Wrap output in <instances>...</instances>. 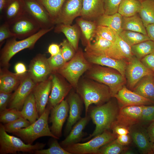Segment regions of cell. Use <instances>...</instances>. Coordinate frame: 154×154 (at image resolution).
<instances>
[{"label": "cell", "mask_w": 154, "mask_h": 154, "mask_svg": "<svg viewBox=\"0 0 154 154\" xmlns=\"http://www.w3.org/2000/svg\"><path fill=\"white\" fill-rule=\"evenodd\" d=\"M119 110L117 103L111 99L102 105L92 108L88 115L95 125V128L92 133L83 141L89 140L105 131L111 129Z\"/></svg>", "instance_id": "cell-1"}, {"label": "cell", "mask_w": 154, "mask_h": 154, "mask_svg": "<svg viewBox=\"0 0 154 154\" xmlns=\"http://www.w3.org/2000/svg\"><path fill=\"white\" fill-rule=\"evenodd\" d=\"M76 88L77 93L84 103L85 116L88 115L90 105H101L113 97L108 86L91 79L84 80Z\"/></svg>", "instance_id": "cell-2"}, {"label": "cell", "mask_w": 154, "mask_h": 154, "mask_svg": "<svg viewBox=\"0 0 154 154\" xmlns=\"http://www.w3.org/2000/svg\"><path fill=\"white\" fill-rule=\"evenodd\" d=\"M54 28L41 29L36 33L25 38L17 40L13 37L8 40L0 52V65L4 68L9 66V62L17 53L25 49L33 48L37 41L42 36Z\"/></svg>", "instance_id": "cell-3"}, {"label": "cell", "mask_w": 154, "mask_h": 154, "mask_svg": "<svg viewBox=\"0 0 154 154\" xmlns=\"http://www.w3.org/2000/svg\"><path fill=\"white\" fill-rule=\"evenodd\" d=\"M87 72V76L88 78L108 86L113 97L126 83L125 77L112 68L95 64Z\"/></svg>", "instance_id": "cell-4"}, {"label": "cell", "mask_w": 154, "mask_h": 154, "mask_svg": "<svg viewBox=\"0 0 154 154\" xmlns=\"http://www.w3.org/2000/svg\"><path fill=\"white\" fill-rule=\"evenodd\" d=\"M51 109L47 106L43 113L35 122L28 127L19 129L13 133L29 144H32L37 139L44 136L59 139L52 133L48 126V117Z\"/></svg>", "instance_id": "cell-5"}, {"label": "cell", "mask_w": 154, "mask_h": 154, "mask_svg": "<svg viewBox=\"0 0 154 154\" xmlns=\"http://www.w3.org/2000/svg\"><path fill=\"white\" fill-rule=\"evenodd\" d=\"M92 65L86 58L82 49L78 48L74 56L56 72L66 79L72 87L76 88L80 76Z\"/></svg>", "instance_id": "cell-6"}, {"label": "cell", "mask_w": 154, "mask_h": 154, "mask_svg": "<svg viewBox=\"0 0 154 154\" xmlns=\"http://www.w3.org/2000/svg\"><path fill=\"white\" fill-rule=\"evenodd\" d=\"M46 144L37 143L34 145L25 144L20 139L7 134L3 125L0 124V154H16L17 152L35 153L43 149Z\"/></svg>", "instance_id": "cell-7"}, {"label": "cell", "mask_w": 154, "mask_h": 154, "mask_svg": "<svg viewBox=\"0 0 154 154\" xmlns=\"http://www.w3.org/2000/svg\"><path fill=\"white\" fill-rule=\"evenodd\" d=\"M117 136L110 130H106L87 142L74 143L63 148L71 154H97L100 147L116 139Z\"/></svg>", "instance_id": "cell-8"}, {"label": "cell", "mask_w": 154, "mask_h": 154, "mask_svg": "<svg viewBox=\"0 0 154 154\" xmlns=\"http://www.w3.org/2000/svg\"><path fill=\"white\" fill-rule=\"evenodd\" d=\"M93 39H94L92 42L90 41L86 43L85 52L117 59L124 60L116 43L96 34Z\"/></svg>", "instance_id": "cell-9"}, {"label": "cell", "mask_w": 154, "mask_h": 154, "mask_svg": "<svg viewBox=\"0 0 154 154\" xmlns=\"http://www.w3.org/2000/svg\"><path fill=\"white\" fill-rule=\"evenodd\" d=\"M9 25L14 37L20 39L32 36L41 29L38 24L26 12Z\"/></svg>", "instance_id": "cell-10"}, {"label": "cell", "mask_w": 154, "mask_h": 154, "mask_svg": "<svg viewBox=\"0 0 154 154\" xmlns=\"http://www.w3.org/2000/svg\"><path fill=\"white\" fill-rule=\"evenodd\" d=\"M154 73L145 66L141 60L134 56L127 61L125 77L128 88L132 90L137 82L143 77Z\"/></svg>", "instance_id": "cell-11"}, {"label": "cell", "mask_w": 154, "mask_h": 154, "mask_svg": "<svg viewBox=\"0 0 154 154\" xmlns=\"http://www.w3.org/2000/svg\"><path fill=\"white\" fill-rule=\"evenodd\" d=\"M37 84L28 74L23 76L19 86L12 94L7 108L21 111L25 100Z\"/></svg>", "instance_id": "cell-12"}, {"label": "cell", "mask_w": 154, "mask_h": 154, "mask_svg": "<svg viewBox=\"0 0 154 154\" xmlns=\"http://www.w3.org/2000/svg\"><path fill=\"white\" fill-rule=\"evenodd\" d=\"M26 12L39 25L41 29H48L54 24L44 7L37 0H24Z\"/></svg>", "instance_id": "cell-13"}, {"label": "cell", "mask_w": 154, "mask_h": 154, "mask_svg": "<svg viewBox=\"0 0 154 154\" xmlns=\"http://www.w3.org/2000/svg\"><path fill=\"white\" fill-rule=\"evenodd\" d=\"M52 72L45 54H39L31 61L28 74L37 84L46 80Z\"/></svg>", "instance_id": "cell-14"}, {"label": "cell", "mask_w": 154, "mask_h": 154, "mask_svg": "<svg viewBox=\"0 0 154 154\" xmlns=\"http://www.w3.org/2000/svg\"><path fill=\"white\" fill-rule=\"evenodd\" d=\"M69 109L67 100H63L51 109L50 121L52 125L50 129L52 133L59 139L61 136L62 127L68 117Z\"/></svg>", "instance_id": "cell-15"}, {"label": "cell", "mask_w": 154, "mask_h": 154, "mask_svg": "<svg viewBox=\"0 0 154 154\" xmlns=\"http://www.w3.org/2000/svg\"><path fill=\"white\" fill-rule=\"evenodd\" d=\"M119 108L127 106L151 105L154 101L145 98L127 88L125 85L114 96Z\"/></svg>", "instance_id": "cell-16"}, {"label": "cell", "mask_w": 154, "mask_h": 154, "mask_svg": "<svg viewBox=\"0 0 154 154\" xmlns=\"http://www.w3.org/2000/svg\"><path fill=\"white\" fill-rule=\"evenodd\" d=\"M143 106H127L119 108L116 121L114 124L125 126L130 129L141 121Z\"/></svg>", "instance_id": "cell-17"}, {"label": "cell", "mask_w": 154, "mask_h": 154, "mask_svg": "<svg viewBox=\"0 0 154 154\" xmlns=\"http://www.w3.org/2000/svg\"><path fill=\"white\" fill-rule=\"evenodd\" d=\"M83 0H66L54 25H71L74 20L80 16Z\"/></svg>", "instance_id": "cell-18"}, {"label": "cell", "mask_w": 154, "mask_h": 154, "mask_svg": "<svg viewBox=\"0 0 154 154\" xmlns=\"http://www.w3.org/2000/svg\"><path fill=\"white\" fill-rule=\"evenodd\" d=\"M51 77L52 87L47 106L51 109L64 100L70 91L72 86L66 84L58 75L54 74Z\"/></svg>", "instance_id": "cell-19"}, {"label": "cell", "mask_w": 154, "mask_h": 154, "mask_svg": "<svg viewBox=\"0 0 154 154\" xmlns=\"http://www.w3.org/2000/svg\"><path fill=\"white\" fill-rule=\"evenodd\" d=\"M67 100L69 109V116L65 129L66 135L69 133L73 126L81 118L83 108V101L77 93L71 92Z\"/></svg>", "instance_id": "cell-20"}, {"label": "cell", "mask_w": 154, "mask_h": 154, "mask_svg": "<svg viewBox=\"0 0 154 154\" xmlns=\"http://www.w3.org/2000/svg\"><path fill=\"white\" fill-rule=\"evenodd\" d=\"M84 54L86 59L90 63L114 69L125 77L127 64V61L125 60L116 59L106 56L97 55L86 52L84 53Z\"/></svg>", "instance_id": "cell-21"}, {"label": "cell", "mask_w": 154, "mask_h": 154, "mask_svg": "<svg viewBox=\"0 0 154 154\" xmlns=\"http://www.w3.org/2000/svg\"><path fill=\"white\" fill-rule=\"evenodd\" d=\"M52 87V81L46 80L37 83L32 92L35 97L38 114L40 117L43 113L48 103Z\"/></svg>", "instance_id": "cell-22"}, {"label": "cell", "mask_w": 154, "mask_h": 154, "mask_svg": "<svg viewBox=\"0 0 154 154\" xmlns=\"http://www.w3.org/2000/svg\"><path fill=\"white\" fill-rule=\"evenodd\" d=\"M137 125L131 127L129 134L140 152L144 154H152L153 143L149 139L147 130Z\"/></svg>", "instance_id": "cell-23"}, {"label": "cell", "mask_w": 154, "mask_h": 154, "mask_svg": "<svg viewBox=\"0 0 154 154\" xmlns=\"http://www.w3.org/2000/svg\"><path fill=\"white\" fill-rule=\"evenodd\" d=\"M104 14V0H83L80 17L96 21Z\"/></svg>", "instance_id": "cell-24"}, {"label": "cell", "mask_w": 154, "mask_h": 154, "mask_svg": "<svg viewBox=\"0 0 154 154\" xmlns=\"http://www.w3.org/2000/svg\"><path fill=\"white\" fill-rule=\"evenodd\" d=\"M26 13L24 0H8L1 13L4 22L10 24Z\"/></svg>", "instance_id": "cell-25"}, {"label": "cell", "mask_w": 154, "mask_h": 154, "mask_svg": "<svg viewBox=\"0 0 154 154\" xmlns=\"http://www.w3.org/2000/svg\"><path fill=\"white\" fill-rule=\"evenodd\" d=\"M90 119L88 114L84 117L81 118L73 126L66 138L61 142V145L64 148L80 141L84 136L83 130Z\"/></svg>", "instance_id": "cell-26"}, {"label": "cell", "mask_w": 154, "mask_h": 154, "mask_svg": "<svg viewBox=\"0 0 154 154\" xmlns=\"http://www.w3.org/2000/svg\"><path fill=\"white\" fill-rule=\"evenodd\" d=\"M0 92L12 93L19 86L23 76L12 73L5 68L0 69Z\"/></svg>", "instance_id": "cell-27"}, {"label": "cell", "mask_w": 154, "mask_h": 154, "mask_svg": "<svg viewBox=\"0 0 154 154\" xmlns=\"http://www.w3.org/2000/svg\"><path fill=\"white\" fill-rule=\"evenodd\" d=\"M78 27L77 24L73 25L58 24L54 28V31L57 33H63L76 51L78 49V42L80 36V31Z\"/></svg>", "instance_id": "cell-28"}, {"label": "cell", "mask_w": 154, "mask_h": 154, "mask_svg": "<svg viewBox=\"0 0 154 154\" xmlns=\"http://www.w3.org/2000/svg\"><path fill=\"white\" fill-rule=\"evenodd\" d=\"M132 91L145 98L154 101V74L147 75L141 78Z\"/></svg>", "instance_id": "cell-29"}, {"label": "cell", "mask_w": 154, "mask_h": 154, "mask_svg": "<svg viewBox=\"0 0 154 154\" xmlns=\"http://www.w3.org/2000/svg\"><path fill=\"white\" fill-rule=\"evenodd\" d=\"M21 112L22 117L31 124L39 118L34 96L32 92L25 100Z\"/></svg>", "instance_id": "cell-30"}, {"label": "cell", "mask_w": 154, "mask_h": 154, "mask_svg": "<svg viewBox=\"0 0 154 154\" xmlns=\"http://www.w3.org/2000/svg\"><path fill=\"white\" fill-rule=\"evenodd\" d=\"M122 17L118 12L112 15L104 14L95 21L98 25L109 27L115 30L119 35L123 30Z\"/></svg>", "instance_id": "cell-31"}, {"label": "cell", "mask_w": 154, "mask_h": 154, "mask_svg": "<svg viewBox=\"0 0 154 154\" xmlns=\"http://www.w3.org/2000/svg\"><path fill=\"white\" fill-rule=\"evenodd\" d=\"M123 30L138 32L147 35L145 27L139 16L137 14L129 17H122Z\"/></svg>", "instance_id": "cell-32"}, {"label": "cell", "mask_w": 154, "mask_h": 154, "mask_svg": "<svg viewBox=\"0 0 154 154\" xmlns=\"http://www.w3.org/2000/svg\"><path fill=\"white\" fill-rule=\"evenodd\" d=\"M141 5L139 0H121L118 12L123 17H129L138 13Z\"/></svg>", "instance_id": "cell-33"}, {"label": "cell", "mask_w": 154, "mask_h": 154, "mask_svg": "<svg viewBox=\"0 0 154 154\" xmlns=\"http://www.w3.org/2000/svg\"><path fill=\"white\" fill-rule=\"evenodd\" d=\"M76 22L81 30L86 43L91 41L96 34L98 26L96 22L85 20L81 17L77 18Z\"/></svg>", "instance_id": "cell-34"}, {"label": "cell", "mask_w": 154, "mask_h": 154, "mask_svg": "<svg viewBox=\"0 0 154 154\" xmlns=\"http://www.w3.org/2000/svg\"><path fill=\"white\" fill-rule=\"evenodd\" d=\"M144 26L154 23V1H141V5L138 13Z\"/></svg>", "instance_id": "cell-35"}, {"label": "cell", "mask_w": 154, "mask_h": 154, "mask_svg": "<svg viewBox=\"0 0 154 154\" xmlns=\"http://www.w3.org/2000/svg\"><path fill=\"white\" fill-rule=\"evenodd\" d=\"M47 11L53 24L58 17L66 0H37Z\"/></svg>", "instance_id": "cell-36"}, {"label": "cell", "mask_w": 154, "mask_h": 154, "mask_svg": "<svg viewBox=\"0 0 154 154\" xmlns=\"http://www.w3.org/2000/svg\"><path fill=\"white\" fill-rule=\"evenodd\" d=\"M133 55L139 60L154 52V42L149 40L131 46Z\"/></svg>", "instance_id": "cell-37"}, {"label": "cell", "mask_w": 154, "mask_h": 154, "mask_svg": "<svg viewBox=\"0 0 154 154\" xmlns=\"http://www.w3.org/2000/svg\"><path fill=\"white\" fill-rule=\"evenodd\" d=\"M119 35L131 46L150 40L147 35L130 31L123 30Z\"/></svg>", "instance_id": "cell-38"}, {"label": "cell", "mask_w": 154, "mask_h": 154, "mask_svg": "<svg viewBox=\"0 0 154 154\" xmlns=\"http://www.w3.org/2000/svg\"><path fill=\"white\" fill-rule=\"evenodd\" d=\"M127 148L120 144L116 139L103 145L98 150L97 154H119Z\"/></svg>", "instance_id": "cell-39"}, {"label": "cell", "mask_w": 154, "mask_h": 154, "mask_svg": "<svg viewBox=\"0 0 154 154\" xmlns=\"http://www.w3.org/2000/svg\"><path fill=\"white\" fill-rule=\"evenodd\" d=\"M96 35L115 43L119 35L112 28L102 25H98Z\"/></svg>", "instance_id": "cell-40"}, {"label": "cell", "mask_w": 154, "mask_h": 154, "mask_svg": "<svg viewBox=\"0 0 154 154\" xmlns=\"http://www.w3.org/2000/svg\"><path fill=\"white\" fill-rule=\"evenodd\" d=\"M0 113V122L5 124L12 122L22 117L21 111L15 108H7Z\"/></svg>", "instance_id": "cell-41"}, {"label": "cell", "mask_w": 154, "mask_h": 154, "mask_svg": "<svg viewBox=\"0 0 154 154\" xmlns=\"http://www.w3.org/2000/svg\"><path fill=\"white\" fill-rule=\"evenodd\" d=\"M56 139H54L48 148L36 150L34 153L36 154H71L61 146Z\"/></svg>", "instance_id": "cell-42"}, {"label": "cell", "mask_w": 154, "mask_h": 154, "mask_svg": "<svg viewBox=\"0 0 154 154\" xmlns=\"http://www.w3.org/2000/svg\"><path fill=\"white\" fill-rule=\"evenodd\" d=\"M31 123L27 120L21 117L11 122L3 125L7 132L13 133L19 129L26 127Z\"/></svg>", "instance_id": "cell-43"}, {"label": "cell", "mask_w": 154, "mask_h": 154, "mask_svg": "<svg viewBox=\"0 0 154 154\" xmlns=\"http://www.w3.org/2000/svg\"><path fill=\"white\" fill-rule=\"evenodd\" d=\"M115 43L117 46L124 59L127 61L134 56L131 50V46L118 35Z\"/></svg>", "instance_id": "cell-44"}, {"label": "cell", "mask_w": 154, "mask_h": 154, "mask_svg": "<svg viewBox=\"0 0 154 154\" xmlns=\"http://www.w3.org/2000/svg\"><path fill=\"white\" fill-rule=\"evenodd\" d=\"M47 61L52 72L57 71L66 62L62 56L61 49L58 54L47 58Z\"/></svg>", "instance_id": "cell-45"}, {"label": "cell", "mask_w": 154, "mask_h": 154, "mask_svg": "<svg viewBox=\"0 0 154 154\" xmlns=\"http://www.w3.org/2000/svg\"><path fill=\"white\" fill-rule=\"evenodd\" d=\"M60 44L61 47V51L62 54L66 62L74 56L76 51L67 39H64Z\"/></svg>", "instance_id": "cell-46"}, {"label": "cell", "mask_w": 154, "mask_h": 154, "mask_svg": "<svg viewBox=\"0 0 154 154\" xmlns=\"http://www.w3.org/2000/svg\"><path fill=\"white\" fill-rule=\"evenodd\" d=\"M121 0H104V14L112 15L118 12Z\"/></svg>", "instance_id": "cell-47"}, {"label": "cell", "mask_w": 154, "mask_h": 154, "mask_svg": "<svg viewBox=\"0 0 154 154\" xmlns=\"http://www.w3.org/2000/svg\"><path fill=\"white\" fill-rule=\"evenodd\" d=\"M141 121H154V105L143 106L141 114Z\"/></svg>", "instance_id": "cell-48"}, {"label": "cell", "mask_w": 154, "mask_h": 154, "mask_svg": "<svg viewBox=\"0 0 154 154\" xmlns=\"http://www.w3.org/2000/svg\"><path fill=\"white\" fill-rule=\"evenodd\" d=\"M14 37V35L10 31L9 24L4 22L0 25V42L1 44L5 39Z\"/></svg>", "instance_id": "cell-49"}, {"label": "cell", "mask_w": 154, "mask_h": 154, "mask_svg": "<svg viewBox=\"0 0 154 154\" xmlns=\"http://www.w3.org/2000/svg\"><path fill=\"white\" fill-rule=\"evenodd\" d=\"M12 94V93L0 92V112L7 108Z\"/></svg>", "instance_id": "cell-50"}, {"label": "cell", "mask_w": 154, "mask_h": 154, "mask_svg": "<svg viewBox=\"0 0 154 154\" xmlns=\"http://www.w3.org/2000/svg\"><path fill=\"white\" fill-rule=\"evenodd\" d=\"M140 60L145 66L154 73V52L145 56Z\"/></svg>", "instance_id": "cell-51"}, {"label": "cell", "mask_w": 154, "mask_h": 154, "mask_svg": "<svg viewBox=\"0 0 154 154\" xmlns=\"http://www.w3.org/2000/svg\"><path fill=\"white\" fill-rule=\"evenodd\" d=\"M112 132L117 136L129 133V129L127 128L119 125L114 124L112 127Z\"/></svg>", "instance_id": "cell-52"}, {"label": "cell", "mask_w": 154, "mask_h": 154, "mask_svg": "<svg viewBox=\"0 0 154 154\" xmlns=\"http://www.w3.org/2000/svg\"><path fill=\"white\" fill-rule=\"evenodd\" d=\"M131 137L129 134L117 135L116 139L121 145L125 146L131 142Z\"/></svg>", "instance_id": "cell-53"}, {"label": "cell", "mask_w": 154, "mask_h": 154, "mask_svg": "<svg viewBox=\"0 0 154 154\" xmlns=\"http://www.w3.org/2000/svg\"><path fill=\"white\" fill-rule=\"evenodd\" d=\"M15 74L18 75L23 76L26 73L27 70L25 64L21 62L17 63L14 67Z\"/></svg>", "instance_id": "cell-54"}, {"label": "cell", "mask_w": 154, "mask_h": 154, "mask_svg": "<svg viewBox=\"0 0 154 154\" xmlns=\"http://www.w3.org/2000/svg\"><path fill=\"white\" fill-rule=\"evenodd\" d=\"M60 45L52 43L49 45L48 49V52L51 56L58 54L60 51L61 48Z\"/></svg>", "instance_id": "cell-55"}, {"label": "cell", "mask_w": 154, "mask_h": 154, "mask_svg": "<svg viewBox=\"0 0 154 154\" xmlns=\"http://www.w3.org/2000/svg\"><path fill=\"white\" fill-rule=\"evenodd\" d=\"M147 131L150 141L154 143V121L149 125Z\"/></svg>", "instance_id": "cell-56"}, {"label": "cell", "mask_w": 154, "mask_h": 154, "mask_svg": "<svg viewBox=\"0 0 154 154\" xmlns=\"http://www.w3.org/2000/svg\"><path fill=\"white\" fill-rule=\"evenodd\" d=\"M146 29L147 35L150 40L154 42V23L148 25Z\"/></svg>", "instance_id": "cell-57"}, {"label": "cell", "mask_w": 154, "mask_h": 154, "mask_svg": "<svg viewBox=\"0 0 154 154\" xmlns=\"http://www.w3.org/2000/svg\"><path fill=\"white\" fill-rule=\"evenodd\" d=\"M8 0H0V11L2 13Z\"/></svg>", "instance_id": "cell-58"}, {"label": "cell", "mask_w": 154, "mask_h": 154, "mask_svg": "<svg viewBox=\"0 0 154 154\" xmlns=\"http://www.w3.org/2000/svg\"><path fill=\"white\" fill-rule=\"evenodd\" d=\"M134 153H135L133 151L129 150L127 148L122 152V154H133Z\"/></svg>", "instance_id": "cell-59"}, {"label": "cell", "mask_w": 154, "mask_h": 154, "mask_svg": "<svg viewBox=\"0 0 154 154\" xmlns=\"http://www.w3.org/2000/svg\"><path fill=\"white\" fill-rule=\"evenodd\" d=\"M152 150L153 153V154H154V143H153Z\"/></svg>", "instance_id": "cell-60"}, {"label": "cell", "mask_w": 154, "mask_h": 154, "mask_svg": "<svg viewBox=\"0 0 154 154\" xmlns=\"http://www.w3.org/2000/svg\"><path fill=\"white\" fill-rule=\"evenodd\" d=\"M139 0V1H144V0Z\"/></svg>", "instance_id": "cell-61"}, {"label": "cell", "mask_w": 154, "mask_h": 154, "mask_svg": "<svg viewBox=\"0 0 154 154\" xmlns=\"http://www.w3.org/2000/svg\"></svg>", "instance_id": "cell-62"}, {"label": "cell", "mask_w": 154, "mask_h": 154, "mask_svg": "<svg viewBox=\"0 0 154 154\" xmlns=\"http://www.w3.org/2000/svg\"><path fill=\"white\" fill-rule=\"evenodd\" d=\"M153 0L154 1V0Z\"/></svg>", "instance_id": "cell-63"}]
</instances>
